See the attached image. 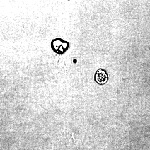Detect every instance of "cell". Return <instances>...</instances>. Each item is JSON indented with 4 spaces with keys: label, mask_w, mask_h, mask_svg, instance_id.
Listing matches in <instances>:
<instances>
[{
    "label": "cell",
    "mask_w": 150,
    "mask_h": 150,
    "mask_svg": "<svg viewBox=\"0 0 150 150\" xmlns=\"http://www.w3.org/2000/svg\"><path fill=\"white\" fill-rule=\"evenodd\" d=\"M51 46L54 52L62 55L65 54L70 48V44L68 41L61 38H56L52 40Z\"/></svg>",
    "instance_id": "1"
},
{
    "label": "cell",
    "mask_w": 150,
    "mask_h": 150,
    "mask_svg": "<svg viewBox=\"0 0 150 150\" xmlns=\"http://www.w3.org/2000/svg\"><path fill=\"white\" fill-rule=\"evenodd\" d=\"M94 78L97 83L100 85L106 84L108 81V76L107 71L103 69H99L97 70Z\"/></svg>",
    "instance_id": "2"
}]
</instances>
